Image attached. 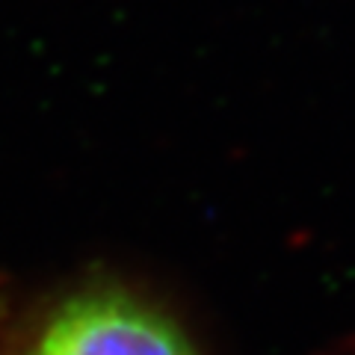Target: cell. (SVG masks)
I'll use <instances>...</instances> for the list:
<instances>
[{"label": "cell", "mask_w": 355, "mask_h": 355, "mask_svg": "<svg viewBox=\"0 0 355 355\" xmlns=\"http://www.w3.org/2000/svg\"><path fill=\"white\" fill-rule=\"evenodd\" d=\"M24 355H198L169 314L125 291H86L53 311Z\"/></svg>", "instance_id": "1"}]
</instances>
